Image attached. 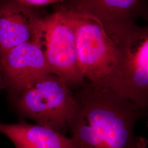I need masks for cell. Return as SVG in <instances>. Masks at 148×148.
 Masks as SVG:
<instances>
[{"instance_id": "obj_6", "label": "cell", "mask_w": 148, "mask_h": 148, "mask_svg": "<svg viewBox=\"0 0 148 148\" xmlns=\"http://www.w3.org/2000/svg\"><path fill=\"white\" fill-rule=\"evenodd\" d=\"M0 70L5 84L19 95L52 74L41 41L24 43L1 55Z\"/></svg>"}, {"instance_id": "obj_8", "label": "cell", "mask_w": 148, "mask_h": 148, "mask_svg": "<svg viewBox=\"0 0 148 148\" xmlns=\"http://www.w3.org/2000/svg\"><path fill=\"white\" fill-rule=\"evenodd\" d=\"M72 11L95 16L106 30L133 24L140 0H73Z\"/></svg>"}, {"instance_id": "obj_4", "label": "cell", "mask_w": 148, "mask_h": 148, "mask_svg": "<svg viewBox=\"0 0 148 148\" xmlns=\"http://www.w3.org/2000/svg\"><path fill=\"white\" fill-rule=\"evenodd\" d=\"M67 10L75 27L79 70L85 79L101 84L116 65L119 58L116 45L97 18Z\"/></svg>"}, {"instance_id": "obj_7", "label": "cell", "mask_w": 148, "mask_h": 148, "mask_svg": "<svg viewBox=\"0 0 148 148\" xmlns=\"http://www.w3.org/2000/svg\"><path fill=\"white\" fill-rule=\"evenodd\" d=\"M42 19L32 7L16 0H7L1 3L0 56L24 43L41 41Z\"/></svg>"}, {"instance_id": "obj_5", "label": "cell", "mask_w": 148, "mask_h": 148, "mask_svg": "<svg viewBox=\"0 0 148 148\" xmlns=\"http://www.w3.org/2000/svg\"><path fill=\"white\" fill-rule=\"evenodd\" d=\"M41 42L51 73L71 87H79L85 82L78 63L76 30L74 21L66 8L42 18Z\"/></svg>"}, {"instance_id": "obj_1", "label": "cell", "mask_w": 148, "mask_h": 148, "mask_svg": "<svg viewBox=\"0 0 148 148\" xmlns=\"http://www.w3.org/2000/svg\"><path fill=\"white\" fill-rule=\"evenodd\" d=\"M74 95L77 109L69 125L73 148H142L133 130L146 108L99 84L86 83Z\"/></svg>"}, {"instance_id": "obj_10", "label": "cell", "mask_w": 148, "mask_h": 148, "mask_svg": "<svg viewBox=\"0 0 148 148\" xmlns=\"http://www.w3.org/2000/svg\"><path fill=\"white\" fill-rule=\"evenodd\" d=\"M24 5L32 7L33 6L48 5L62 2L64 0H16Z\"/></svg>"}, {"instance_id": "obj_2", "label": "cell", "mask_w": 148, "mask_h": 148, "mask_svg": "<svg viewBox=\"0 0 148 148\" xmlns=\"http://www.w3.org/2000/svg\"><path fill=\"white\" fill-rule=\"evenodd\" d=\"M108 33L119 51L116 65L99 85L138 106L148 105V34L132 25L117 27Z\"/></svg>"}, {"instance_id": "obj_3", "label": "cell", "mask_w": 148, "mask_h": 148, "mask_svg": "<svg viewBox=\"0 0 148 148\" xmlns=\"http://www.w3.org/2000/svg\"><path fill=\"white\" fill-rule=\"evenodd\" d=\"M18 107L36 124L65 134L76 114L77 103L63 80L50 74L21 92Z\"/></svg>"}, {"instance_id": "obj_9", "label": "cell", "mask_w": 148, "mask_h": 148, "mask_svg": "<svg viewBox=\"0 0 148 148\" xmlns=\"http://www.w3.org/2000/svg\"><path fill=\"white\" fill-rule=\"evenodd\" d=\"M0 133L11 140L15 148H73L70 138L52 128L37 124L0 122Z\"/></svg>"}, {"instance_id": "obj_11", "label": "cell", "mask_w": 148, "mask_h": 148, "mask_svg": "<svg viewBox=\"0 0 148 148\" xmlns=\"http://www.w3.org/2000/svg\"><path fill=\"white\" fill-rule=\"evenodd\" d=\"M5 87V84L3 77L0 73V90L4 88Z\"/></svg>"}]
</instances>
